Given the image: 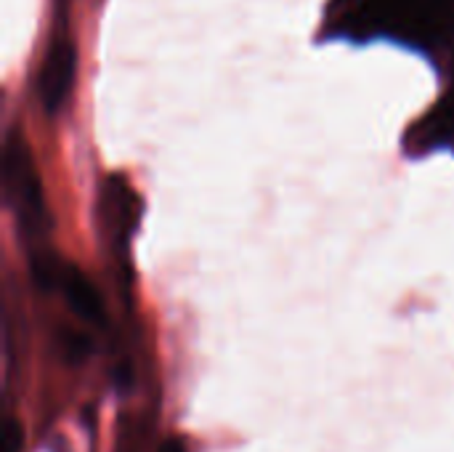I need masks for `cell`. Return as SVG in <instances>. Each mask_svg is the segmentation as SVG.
Listing matches in <instances>:
<instances>
[{"label": "cell", "instance_id": "obj_7", "mask_svg": "<svg viewBox=\"0 0 454 452\" xmlns=\"http://www.w3.org/2000/svg\"><path fill=\"white\" fill-rule=\"evenodd\" d=\"M61 352L69 362H82L88 354H90V346H88V338L74 333V330H64L61 336Z\"/></svg>", "mask_w": 454, "mask_h": 452}, {"label": "cell", "instance_id": "obj_8", "mask_svg": "<svg viewBox=\"0 0 454 452\" xmlns=\"http://www.w3.org/2000/svg\"><path fill=\"white\" fill-rule=\"evenodd\" d=\"M0 452H24V429L16 418H5V424H3Z\"/></svg>", "mask_w": 454, "mask_h": 452}, {"label": "cell", "instance_id": "obj_4", "mask_svg": "<svg viewBox=\"0 0 454 452\" xmlns=\"http://www.w3.org/2000/svg\"><path fill=\"white\" fill-rule=\"evenodd\" d=\"M74 69H77V48L67 27H53L45 40L40 69H37V101L48 117H56L74 88Z\"/></svg>", "mask_w": 454, "mask_h": 452}, {"label": "cell", "instance_id": "obj_5", "mask_svg": "<svg viewBox=\"0 0 454 452\" xmlns=\"http://www.w3.org/2000/svg\"><path fill=\"white\" fill-rule=\"evenodd\" d=\"M56 290L64 296L67 306L82 322H88L93 328H104L106 325V312H104L101 293H98V288L90 282V277L80 266L64 261L61 272H59V280H56Z\"/></svg>", "mask_w": 454, "mask_h": 452}, {"label": "cell", "instance_id": "obj_1", "mask_svg": "<svg viewBox=\"0 0 454 452\" xmlns=\"http://www.w3.org/2000/svg\"><path fill=\"white\" fill-rule=\"evenodd\" d=\"M330 21L354 37L396 35L428 45L454 32V0H335Z\"/></svg>", "mask_w": 454, "mask_h": 452}, {"label": "cell", "instance_id": "obj_3", "mask_svg": "<svg viewBox=\"0 0 454 452\" xmlns=\"http://www.w3.org/2000/svg\"><path fill=\"white\" fill-rule=\"evenodd\" d=\"M96 213H98V229H101L106 248L120 264L122 277L130 280V240L141 224V213H144L141 197L136 194L128 178L112 173L98 186Z\"/></svg>", "mask_w": 454, "mask_h": 452}, {"label": "cell", "instance_id": "obj_9", "mask_svg": "<svg viewBox=\"0 0 454 452\" xmlns=\"http://www.w3.org/2000/svg\"><path fill=\"white\" fill-rule=\"evenodd\" d=\"M69 0H53V27H67Z\"/></svg>", "mask_w": 454, "mask_h": 452}, {"label": "cell", "instance_id": "obj_10", "mask_svg": "<svg viewBox=\"0 0 454 452\" xmlns=\"http://www.w3.org/2000/svg\"><path fill=\"white\" fill-rule=\"evenodd\" d=\"M157 452H189V450H186V442H184L181 437H170V440H165V442L160 445V450Z\"/></svg>", "mask_w": 454, "mask_h": 452}, {"label": "cell", "instance_id": "obj_6", "mask_svg": "<svg viewBox=\"0 0 454 452\" xmlns=\"http://www.w3.org/2000/svg\"><path fill=\"white\" fill-rule=\"evenodd\" d=\"M444 144H454V72L450 91L407 136V149L415 155L444 147Z\"/></svg>", "mask_w": 454, "mask_h": 452}, {"label": "cell", "instance_id": "obj_2", "mask_svg": "<svg viewBox=\"0 0 454 452\" xmlns=\"http://www.w3.org/2000/svg\"><path fill=\"white\" fill-rule=\"evenodd\" d=\"M3 192L8 208L16 216L19 229L27 237H40L48 232L51 216L43 194V181L29 144L16 125L5 133L3 144Z\"/></svg>", "mask_w": 454, "mask_h": 452}]
</instances>
